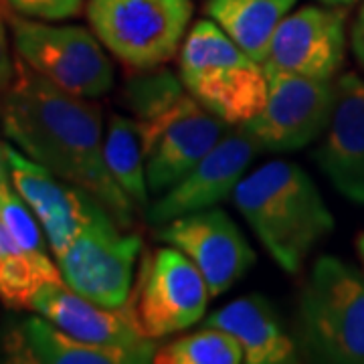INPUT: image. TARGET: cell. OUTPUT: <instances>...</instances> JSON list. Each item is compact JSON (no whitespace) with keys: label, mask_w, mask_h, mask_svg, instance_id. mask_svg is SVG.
Instances as JSON below:
<instances>
[{"label":"cell","mask_w":364,"mask_h":364,"mask_svg":"<svg viewBox=\"0 0 364 364\" xmlns=\"http://www.w3.org/2000/svg\"><path fill=\"white\" fill-rule=\"evenodd\" d=\"M43 284L47 277L0 223V301L9 310H31V299Z\"/></svg>","instance_id":"cell-24"},{"label":"cell","mask_w":364,"mask_h":364,"mask_svg":"<svg viewBox=\"0 0 364 364\" xmlns=\"http://www.w3.org/2000/svg\"><path fill=\"white\" fill-rule=\"evenodd\" d=\"M150 195L160 196L186 176L219 144L229 126L186 91L176 105L138 126Z\"/></svg>","instance_id":"cell-10"},{"label":"cell","mask_w":364,"mask_h":364,"mask_svg":"<svg viewBox=\"0 0 364 364\" xmlns=\"http://www.w3.org/2000/svg\"><path fill=\"white\" fill-rule=\"evenodd\" d=\"M298 344L318 363L364 364V275L334 255L314 263L298 299Z\"/></svg>","instance_id":"cell-4"},{"label":"cell","mask_w":364,"mask_h":364,"mask_svg":"<svg viewBox=\"0 0 364 364\" xmlns=\"http://www.w3.org/2000/svg\"><path fill=\"white\" fill-rule=\"evenodd\" d=\"M156 239L181 249L198 267L213 298L237 286L257 259L237 223L213 207L158 225Z\"/></svg>","instance_id":"cell-11"},{"label":"cell","mask_w":364,"mask_h":364,"mask_svg":"<svg viewBox=\"0 0 364 364\" xmlns=\"http://www.w3.org/2000/svg\"><path fill=\"white\" fill-rule=\"evenodd\" d=\"M0 360L11 364H144L142 354L95 346L69 336L43 316L6 320L0 332Z\"/></svg>","instance_id":"cell-17"},{"label":"cell","mask_w":364,"mask_h":364,"mask_svg":"<svg viewBox=\"0 0 364 364\" xmlns=\"http://www.w3.org/2000/svg\"><path fill=\"white\" fill-rule=\"evenodd\" d=\"M13 13L39 21H67L75 18L85 0H2Z\"/></svg>","instance_id":"cell-25"},{"label":"cell","mask_w":364,"mask_h":364,"mask_svg":"<svg viewBox=\"0 0 364 364\" xmlns=\"http://www.w3.org/2000/svg\"><path fill=\"white\" fill-rule=\"evenodd\" d=\"M208 298L198 267L181 249L168 245L142 251L126 310L144 338L160 340L196 324L205 316Z\"/></svg>","instance_id":"cell-7"},{"label":"cell","mask_w":364,"mask_h":364,"mask_svg":"<svg viewBox=\"0 0 364 364\" xmlns=\"http://www.w3.org/2000/svg\"><path fill=\"white\" fill-rule=\"evenodd\" d=\"M346 16L338 9L301 6L275 28L263 65L332 81L344 63Z\"/></svg>","instance_id":"cell-14"},{"label":"cell","mask_w":364,"mask_h":364,"mask_svg":"<svg viewBox=\"0 0 364 364\" xmlns=\"http://www.w3.org/2000/svg\"><path fill=\"white\" fill-rule=\"evenodd\" d=\"M178 63L186 91L227 126L239 128L265 107L267 75L263 63L243 51L210 18L198 21L186 33Z\"/></svg>","instance_id":"cell-3"},{"label":"cell","mask_w":364,"mask_h":364,"mask_svg":"<svg viewBox=\"0 0 364 364\" xmlns=\"http://www.w3.org/2000/svg\"><path fill=\"white\" fill-rule=\"evenodd\" d=\"M193 0H87L95 37L136 71L168 63L184 43Z\"/></svg>","instance_id":"cell-6"},{"label":"cell","mask_w":364,"mask_h":364,"mask_svg":"<svg viewBox=\"0 0 364 364\" xmlns=\"http://www.w3.org/2000/svg\"><path fill=\"white\" fill-rule=\"evenodd\" d=\"M267 102L259 116L239 126L259 144L261 152H296L316 142L334 109L336 83L263 65Z\"/></svg>","instance_id":"cell-9"},{"label":"cell","mask_w":364,"mask_h":364,"mask_svg":"<svg viewBox=\"0 0 364 364\" xmlns=\"http://www.w3.org/2000/svg\"><path fill=\"white\" fill-rule=\"evenodd\" d=\"M31 310L81 342L138 352L148 363H154L156 340L144 338L126 306L107 308L79 296L65 282H47L31 299Z\"/></svg>","instance_id":"cell-15"},{"label":"cell","mask_w":364,"mask_h":364,"mask_svg":"<svg viewBox=\"0 0 364 364\" xmlns=\"http://www.w3.org/2000/svg\"><path fill=\"white\" fill-rule=\"evenodd\" d=\"M245 360L239 342L219 328L205 326L195 334H186L160 346L154 354L156 364H239Z\"/></svg>","instance_id":"cell-23"},{"label":"cell","mask_w":364,"mask_h":364,"mask_svg":"<svg viewBox=\"0 0 364 364\" xmlns=\"http://www.w3.org/2000/svg\"><path fill=\"white\" fill-rule=\"evenodd\" d=\"M11 182H0V223L6 227L16 245L25 251L41 273L47 277V282H63L59 265H55L47 253L45 239L39 229V219H35L31 213V207L25 203V198L13 191Z\"/></svg>","instance_id":"cell-22"},{"label":"cell","mask_w":364,"mask_h":364,"mask_svg":"<svg viewBox=\"0 0 364 364\" xmlns=\"http://www.w3.org/2000/svg\"><path fill=\"white\" fill-rule=\"evenodd\" d=\"M186 93V87L181 77H176L166 67L144 69L138 75L126 81V87L122 93V102L130 109L132 117L138 126H146L164 112H168L172 105Z\"/></svg>","instance_id":"cell-21"},{"label":"cell","mask_w":364,"mask_h":364,"mask_svg":"<svg viewBox=\"0 0 364 364\" xmlns=\"http://www.w3.org/2000/svg\"><path fill=\"white\" fill-rule=\"evenodd\" d=\"M320 2H324L328 6H344V4H352L356 0H320Z\"/></svg>","instance_id":"cell-29"},{"label":"cell","mask_w":364,"mask_h":364,"mask_svg":"<svg viewBox=\"0 0 364 364\" xmlns=\"http://www.w3.org/2000/svg\"><path fill=\"white\" fill-rule=\"evenodd\" d=\"M356 249H358V255H360V259H363L364 265V233H360V237L356 239Z\"/></svg>","instance_id":"cell-30"},{"label":"cell","mask_w":364,"mask_h":364,"mask_svg":"<svg viewBox=\"0 0 364 364\" xmlns=\"http://www.w3.org/2000/svg\"><path fill=\"white\" fill-rule=\"evenodd\" d=\"M298 0H208L207 16L231 39L263 63L275 28Z\"/></svg>","instance_id":"cell-19"},{"label":"cell","mask_w":364,"mask_h":364,"mask_svg":"<svg viewBox=\"0 0 364 364\" xmlns=\"http://www.w3.org/2000/svg\"><path fill=\"white\" fill-rule=\"evenodd\" d=\"M352 51L364 67V4L356 16V23L352 26Z\"/></svg>","instance_id":"cell-27"},{"label":"cell","mask_w":364,"mask_h":364,"mask_svg":"<svg viewBox=\"0 0 364 364\" xmlns=\"http://www.w3.org/2000/svg\"><path fill=\"white\" fill-rule=\"evenodd\" d=\"M259 152V144L243 128L227 130L195 168L150 205L146 221L158 227L182 215L213 208L233 196L237 184Z\"/></svg>","instance_id":"cell-12"},{"label":"cell","mask_w":364,"mask_h":364,"mask_svg":"<svg viewBox=\"0 0 364 364\" xmlns=\"http://www.w3.org/2000/svg\"><path fill=\"white\" fill-rule=\"evenodd\" d=\"M205 326L231 334L243 348L247 364H287L298 360L296 340L286 332L269 299L257 294L229 301L221 310L210 314Z\"/></svg>","instance_id":"cell-18"},{"label":"cell","mask_w":364,"mask_h":364,"mask_svg":"<svg viewBox=\"0 0 364 364\" xmlns=\"http://www.w3.org/2000/svg\"><path fill=\"white\" fill-rule=\"evenodd\" d=\"M105 164L114 181L128 195L138 213L146 215L150 208V188L146 181V158L142 138L134 117L114 114L107 122L104 140Z\"/></svg>","instance_id":"cell-20"},{"label":"cell","mask_w":364,"mask_h":364,"mask_svg":"<svg viewBox=\"0 0 364 364\" xmlns=\"http://www.w3.org/2000/svg\"><path fill=\"white\" fill-rule=\"evenodd\" d=\"M314 158L340 195L364 205V79L356 73L336 81L334 109Z\"/></svg>","instance_id":"cell-16"},{"label":"cell","mask_w":364,"mask_h":364,"mask_svg":"<svg viewBox=\"0 0 364 364\" xmlns=\"http://www.w3.org/2000/svg\"><path fill=\"white\" fill-rule=\"evenodd\" d=\"M0 119L25 156L97 198L132 231L138 210L105 164L100 105L53 85L16 57L13 83L0 95Z\"/></svg>","instance_id":"cell-1"},{"label":"cell","mask_w":364,"mask_h":364,"mask_svg":"<svg viewBox=\"0 0 364 364\" xmlns=\"http://www.w3.org/2000/svg\"><path fill=\"white\" fill-rule=\"evenodd\" d=\"M6 158L13 186L39 219L55 257H59L97 217L109 213L97 198L57 178L13 146H6Z\"/></svg>","instance_id":"cell-13"},{"label":"cell","mask_w":364,"mask_h":364,"mask_svg":"<svg viewBox=\"0 0 364 364\" xmlns=\"http://www.w3.org/2000/svg\"><path fill=\"white\" fill-rule=\"evenodd\" d=\"M142 251V237L122 229L104 213L55 259L63 282L79 296L107 308H124Z\"/></svg>","instance_id":"cell-8"},{"label":"cell","mask_w":364,"mask_h":364,"mask_svg":"<svg viewBox=\"0 0 364 364\" xmlns=\"http://www.w3.org/2000/svg\"><path fill=\"white\" fill-rule=\"evenodd\" d=\"M231 198L272 259L287 273H298L312 249L334 229V217L316 182L287 160H273L243 176Z\"/></svg>","instance_id":"cell-2"},{"label":"cell","mask_w":364,"mask_h":364,"mask_svg":"<svg viewBox=\"0 0 364 364\" xmlns=\"http://www.w3.org/2000/svg\"><path fill=\"white\" fill-rule=\"evenodd\" d=\"M0 14L13 35L16 57L53 85L87 100L114 87V67L95 33L16 14L4 2H0Z\"/></svg>","instance_id":"cell-5"},{"label":"cell","mask_w":364,"mask_h":364,"mask_svg":"<svg viewBox=\"0 0 364 364\" xmlns=\"http://www.w3.org/2000/svg\"><path fill=\"white\" fill-rule=\"evenodd\" d=\"M6 23L0 14V95L11 87L14 79V61L11 57L9 47V35H6Z\"/></svg>","instance_id":"cell-26"},{"label":"cell","mask_w":364,"mask_h":364,"mask_svg":"<svg viewBox=\"0 0 364 364\" xmlns=\"http://www.w3.org/2000/svg\"><path fill=\"white\" fill-rule=\"evenodd\" d=\"M11 181V166L6 158V144L0 142V182Z\"/></svg>","instance_id":"cell-28"}]
</instances>
